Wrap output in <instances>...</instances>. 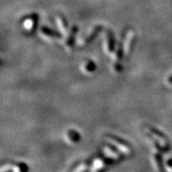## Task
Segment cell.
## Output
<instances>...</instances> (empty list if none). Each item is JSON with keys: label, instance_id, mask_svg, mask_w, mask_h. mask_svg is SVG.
<instances>
[{"label": "cell", "instance_id": "obj_1", "mask_svg": "<svg viewBox=\"0 0 172 172\" xmlns=\"http://www.w3.org/2000/svg\"><path fill=\"white\" fill-rule=\"evenodd\" d=\"M108 137H109V138L112 139L113 141H116L117 143H118L119 144L122 145V146H124V147H126V148H129V149L132 148V146H131V144L129 143L128 142H127V141H125L124 140H123V139L120 138V137L117 136L109 135V136H108Z\"/></svg>", "mask_w": 172, "mask_h": 172}, {"label": "cell", "instance_id": "obj_2", "mask_svg": "<svg viewBox=\"0 0 172 172\" xmlns=\"http://www.w3.org/2000/svg\"><path fill=\"white\" fill-rule=\"evenodd\" d=\"M42 31L43 34H45L46 35L50 36V37H54V38H61V34L58 32L55 31L54 30H51L49 27L46 26H43L42 28Z\"/></svg>", "mask_w": 172, "mask_h": 172}, {"label": "cell", "instance_id": "obj_3", "mask_svg": "<svg viewBox=\"0 0 172 172\" xmlns=\"http://www.w3.org/2000/svg\"><path fill=\"white\" fill-rule=\"evenodd\" d=\"M101 29H102V26H96V27L93 29V33H92V34H90V35H89L87 38H86V40H85V43H90V42H93V40L96 38V37L97 36V34H99V32L101 31Z\"/></svg>", "mask_w": 172, "mask_h": 172}, {"label": "cell", "instance_id": "obj_4", "mask_svg": "<svg viewBox=\"0 0 172 172\" xmlns=\"http://www.w3.org/2000/svg\"><path fill=\"white\" fill-rule=\"evenodd\" d=\"M108 39H109V52H113L115 49V43L116 40L114 38L113 32L111 30H108Z\"/></svg>", "mask_w": 172, "mask_h": 172}, {"label": "cell", "instance_id": "obj_5", "mask_svg": "<svg viewBox=\"0 0 172 172\" xmlns=\"http://www.w3.org/2000/svg\"><path fill=\"white\" fill-rule=\"evenodd\" d=\"M77 30H78V27L77 26H73V28H72L71 30V34L69 35V38L67 40V45L70 47H72L74 43V37H75L76 34L77 33Z\"/></svg>", "mask_w": 172, "mask_h": 172}, {"label": "cell", "instance_id": "obj_6", "mask_svg": "<svg viewBox=\"0 0 172 172\" xmlns=\"http://www.w3.org/2000/svg\"><path fill=\"white\" fill-rule=\"evenodd\" d=\"M68 136H69V139L74 143L79 142L80 140H81V136H80L79 133L74 130H69L68 132Z\"/></svg>", "mask_w": 172, "mask_h": 172}, {"label": "cell", "instance_id": "obj_7", "mask_svg": "<svg viewBox=\"0 0 172 172\" xmlns=\"http://www.w3.org/2000/svg\"><path fill=\"white\" fill-rule=\"evenodd\" d=\"M86 69L89 72H93L96 69L97 66H96L95 63L93 61H88L87 65H86Z\"/></svg>", "mask_w": 172, "mask_h": 172}, {"label": "cell", "instance_id": "obj_8", "mask_svg": "<svg viewBox=\"0 0 172 172\" xmlns=\"http://www.w3.org/2000/svg\"><path fill=\"white\" fill-rule=\"evenodd\" d=\"M150 130H151V132L153 133V134H155V135H156V136H158L160 137V138L166 139V137L164 135L162 134V132H159V130H157V129L154 128H151Z\"/></svg>", "mask_w": 172, "mask_h": 172}, {"label": "cell", "instance_id": "obj_9", "mask_svg": "<svg viewBox=\"0 0 172 172\" xmlns=\"http://www.w3.org/2000/svg\"><path fill=\"white\" fill-rule=\"evenodd\" d=\"M155 160L157 162V164L159 166V168H160V170H163L162 167V158H161L160 155H155Z\"/></svg>", "mask_w": 172, "mask_h": 172}, {"label": "cell", "instance_id": "obj_10", "mask_svg": "<svg viewBox=\"0 0 172 172\" xmlns=\"http://www.w3.org/2000/svg\"><path fill=\"white\" fill-rule=\"evenodd\" d=\"M108 146V147H109V149H111L112 151H114V152H116L117 153V154H118L119 155H123L122 154H121L120 152V151L118 150V149L117 148H116V147H115L114 146H113V145H112L111 143H107V144H106Z\"/></svg>", "mask_w": 172, "mask_h": 172}, {"label": "cell", "instance_id": "obj_11", "mask_svg": "<svg viewBox=\"0 0 172 172\" xmlns=\"http://www.w3.org/2000/svg\"><path fill=\"white\" fill-rule=\"evenodd\" d=\"M18 166L20 167L19 170H21V171H26V170H28V168H27V166H26V164H25V163H19L18 164Z\"/></svg>", "mask_w": 172, "mask_h": 172}, {"label": "cell", "instance_id": "obj_12", "mask_svg": "<svg viewBox=\"0 0 172 172\" xmlns=\"http://www.w3.org/2000/svg\"><path fill=\"white\" fill-rule=\"evenodd\" d=\"M60 20H61L62 27L65 28V30H66V29H67V22H66V21H65V18H63V17H61Z\"/></svg>", "mask_w": 172, "mask_h": 172}]
</instances>
